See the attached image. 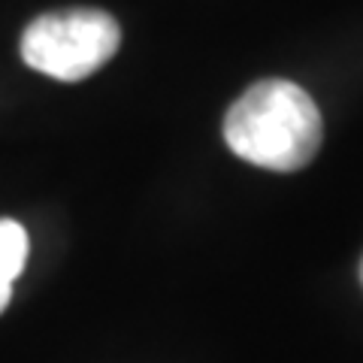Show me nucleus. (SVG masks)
<instances>
[{"label":"nucleus","instance_id":"nucleus-2","mask_svg":"<svg viewBox=\"0 0 363 363\" xmlns=\"http://www.w3.org/2000/svg\"><path fill=\"white\" fill-rule=\"evenodd\" d=\"M121 43V28L104 9H58L37 16L21 33V58L43 76L79 82L100 70Z\"/></svg>","mask_w":363,"mask_h":363},{"label":"nucleus","instance_id":"nucleus-3","mask_svg":"<svg viewBox=\"0 0 363 363\" xmlns=\"http://www.w3.org/2000/svg\"><path fill=\"white\" fill-rule=\"evenodd\" d=\"M28 260V233L13 218H0V312L9 306L13 281L21 276Z\"/></svg>","mask_w":363,"mask_h":363},{"label":"nucleus","instance_id":"nucleus-4","mask_svg":"<svg viewBox=\"0 0 363 363\" xmlns=\"http://www.w3.org/2000/svg\"><path fill=\"white\" fill-rule=\"evenodd\" d=\"M360 281H363V260H360Z\"/></svg>","mask_w":363,"mask_h":363},{"label":"nucleus","instance_id":"nucleus-1","mask_svg":"<svg viewBox=\"0 0 363 363\" xmlns=\"http://www.w3.org/2000/svg\"><path fill=\"white\" fill-rule=\"evenodd\" d=\"M224 140L242 161L294 173L321 149L324 124L315 100L288 79H264L224 116Z\"/></svg>","mask_w":363,"mask_h":363}]
</instances>
